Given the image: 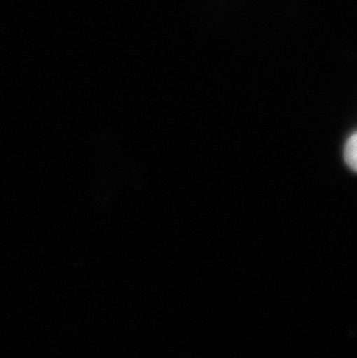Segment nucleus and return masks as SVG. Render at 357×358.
<instances>
[{"instance_id": "f257e3e1", "label": "nucleus", "mask_w": 357, "mask_h": 358, "mask_svg": "<svg viewBox=\"0 0 357 358\" xmlns=\"http://www.w3.org/2000/svg\"><path fill=\"white\" fill-rule=\"evenodd\" d=\"M344 160L351 169L357 173V132L353 134L346 143Z\"/></svg>"}]
</instances>
